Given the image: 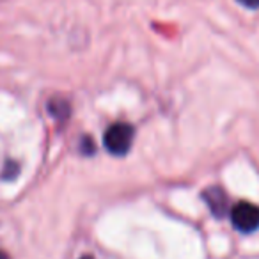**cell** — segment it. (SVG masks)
<instances>
[{
  "label": "cell",
  "instance_id": "52a82bcc",
  "mask_svg": "<svg viewBox=\"0 0 259 259\" xmlns=\"http://www.w3.org/2000/svg\"><path fill=\"white\" fill-rule=\"evenodd\" d=\"M83 153L85 155H91V153H94V144H93V139H83Z\"/></svg>",
  "mask_w": 259,
  "mask_h": 259
},
{
  "label": "cell",
  "instance_id": "7a4b0ae2",
  "mask_svg": "<svg viewBox=\"0 0 259 259\" xmlns=\"http://www.w3.org/2000/svg\"><path fill=\"white\" fill-rule=\"evenodd\" d=\"M231 222L240 233H254L259 229V206L240 201L229 209Z\"/></svg>",
  "mask_w": 259,
  "mask_h": 259
},
{
  "label": "cell",
  "instance_id": "3957f363",
  "mask_svg": "<svg viewBox=\"0 0 259 259\" xmlns=\"http://www.w3.org/2000/svg\"><path fill=\"white\" fill-rule=\"evenodd\" d=\"M202 199L206 201V204L209 206L211 213L219 219H222L227 211H229V202H227V195L224 194L222 188L211 187L208 190L202 192Z\"/></svg>",
  "mask_w": 259,
  "mask_h": 259
},
{
  "label": "cell",
  "instance_id": "8992f818",
  "mask_svg": "<svg viewBox=\"0 0 259 259\" xmlns=\"http://www.w3.org/2000/svg\"><path fill=\"white\" fill-rule=\"evenodd\" d=\"M238 2L248 9H257L259 8V0H238Z\"/></svg>",
  "mask_w": 259,
  "mask_h": 259
},
{
  "label": "cell",
  "instance_id": "9c48e42d",
  "mask_svg": "<svg viewBox=\"0 0 259 259\" xmlns=\"http://www.w3.org/2000/svg\"><path fill=\"white\" fill-rule=\"evenodd\" d=\"M80 259H94V257H93V255H82Z\"/></svg>",
  "mask_w": 259,
  "mask_h": 259
},
{
  "label": "cell",
  "instance_id": "277c9868",
  "mask_svg": "<svg viewBox=\"0 0 259 259\" xmlns=\"http://www.w3.org/2000/svg\"><path fill=\"white\" fill-rule=\"evenodd\" d=\"M48 108H50V114L57 119H66L69 115V103L66 100H52Z\"/></svg>",
  "mask_w": 259,
  "mask_h": 259
},
{
  "label": "cell",
  "instance_id": "6da1fadb",
  "mask_svg": "<svg viewBox=\"0 0 259 259\" xmlns=\"http://www.w3.org/2000/svg\"><path fill=\"white\" fill-rule=\"evenodd\" d=\"M135 130L128 122H114L103 134V144L107 151L114 156H124L132 148Z\"/></svg>",
  "mask_w": 259,
  "mask_h": 259
},
{
  "label": "cell",
  "instance_id": "ba28073f",
  "mask_svg": "<svg viewBox=\"0 0 259 259\" xmlns=\"http://www.w3.org/2000/svg\"><path fill=\"white\" fill-rule=\"evenodd\" d=\"M0 259H11V257H9V255L6 254L4 250H0Z\"/></svg>",
  "mask_w": 259,
  "mask_h": 259
},
{
  "label": "cell",
  "instance_id": "5b68a950",
  "mask_svg": "<svg viewBox=\"0 0 259 259\" xmlns=\"http://www.w3.org/2000/svg\"><path fill=\"white\" fill-rule=\"evenodd\" d=\"M6 172H4V178H8V180H11V178H15L16 176V172H18V165L16 163H13V162H9L8 165H6Z\"/></svg>",
  "mask_w": 259,
  "mask_h": 259
}]
</instances>
